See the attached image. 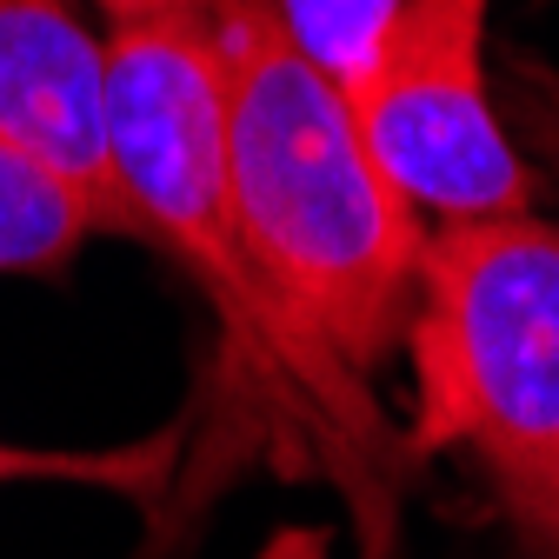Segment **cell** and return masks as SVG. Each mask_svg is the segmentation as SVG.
Here are the masks:
<instances>
[{
    "mask_svg": "<svg viewBox=\"0 0 559 559\" xmlns=\"http://www.w3.org/2000/svg\"><path fill=\"white\" fill-rule=\"evenodd\" d=\"M107 107L114 160L140 214V247L174 260L221 326V367L247 373L253 400L287 419L313 460L354 500L367 552L393 539V427L360 380L313 360L300 333L280 320L266 280L253 273L227 193V133H221V53L206 0L154 21H114L107 34Z\"/></svg>",
    "mask_w": 559,
    "mask_h": 559,
    "instance_id": "obj_1",
    "label": "cell"
},
{
    "mask_svg": "<svg viewBox=\"0 0 559 559\" xmlns=\"http://www.w3.org/2000/svg\"><path fill=\"white\" fill-rule=\"evenodd\" d=\"M206 27L240 247L307 354L367 386L406 340L427 221L373 167L354 107L287 47L266 0H206Z\"/></svg>",
    "mask_w": 559,
    "mask_h": 559,
    "instance_id": "obj_2",
    "label": "cell"
},
{
    "mask_svg": "<svg viewBox=\"0 0 559 559\" xmlns=\"http://www.w3.org/2000/svg\"><path fill=\"white\" fill-rule=\"evenodd\" d=\"M406 354V453H473L520 533L559 552V227H427Z\"/></svg>",
    "mask_w": 559,
    "mask_h": 559,
    "instance_id": "obj_3",
    "label": "cell"
},
{
    "mask_svg": "<svg viewBox=\"0 0 559 559\" xmlns=\"http://www.w3.org/2000/svg\"><path fill=\"white\" fill-rule=\"evenodd\" d=\"M354 120L373 167L419 221L533 214V174L486 94V0H406Z\"/></svg>",
    "mask_w": 559,
    "mask_h": 559,
    "instance_id": "obj_4",
    "label": "cell"
},
{
    "mask_svg": "<svg viewBox=\"0 0 559 559\" xmlns=\"http://www.w3.org/2000/svg\"><path fill=\"white\" fill-rule=\"evenodd\" d=\"M0 140L74 187L100 234L140 240L114 160L107 40H94L74 0H0Z\"/></svg>",
    "mask_w": 559,
    "mask_h": 559,
    "instance_id": "obj_5",
    "label": "cell"
},
{
    "mask_svg": "<svg viewBox=\"0 0 559 559\" xmlns=\"http://www.w3.org/2000/svg\"><path fill=\"white\" fill-rule=\"evenodd\" d=\"M94 234L100 227L81 193L0 140V280H53L74 266V253Z\"/></svg>",
    "mask_w": 559,
    "mask_h": 559,
    "instance_id": "obj_6",
    "label": "cell"
},
{
    "mask_svg": "<svg viewBox=\"0 0 559 559\" xmlns=\"http://www.w3.org/2000/svg\"><path fill=\"white\" fill-rule=\"evenodd\" d=\"M266 8L287 34V47L354 107L380 74L406 0H266Z\"/></svg>",
    "mask_w": 559,
    "mask_h": 559,
    "instance_id": "obj_7",
    "label": "cell"
},
{
    "mask_svg": "<svg viewBox=\"0 0 559 559\" xmlns=\"http://www.w3.org/2000/svg\"><path fill=\"white\" fill-rule=\"evenodd\" d=\"M180 466V427H160L127 447H21L0 440V486L21 479H53V486H100V493H127L160 507L167 479Z\"/></svg>",
    "mask_w": 559,
    "mask_h": 559,
    "instance_id": "obj_8",
    "label": "cell"
},
{
    "mask_svg": "<svg viewBox=\"0 0 559 559\" xmlns=\"http://www.w3.org/2000/svg\"><path fill=\"white\" fill-rule=\"evenodd\" d=\"M520 94H526V133H533V147H539V154L552 160V174H559V74L526 67Z\"/></svg>",
    "mask_w": 559,
    "mask_h": 559,
    "instance_id": "obj_9",
    "label": "cell"
},
{
    "mask_svg": "<svg viewBox=\"0 0 559 559\" xmlns=\"http://www.w3.org/2000/svg\"><path fill=\"white\" fill-rule=\"evenodd\" d=\"M260 559H326V533H307V526H287Z\"/></svg>",
    "mask_w": 559,
    "mask_h": 559,
    "instance_id": "obj_10",
    "label": "cell"
},
{
    "mask_svg": "<svg viewBox=\"0 0 559 559\" xmlns=\"http://www.w3.org/2000/svg\"><path fill=\"white\" fill-rule=\"evenodd\" d=\"M94 8H107V21H154V14L193 8V0H94Z\"/></svg>",
    "mask_w": 559,
    "mask_h": 559,
    "instance_id": "obj_11",
    "label": "cell"
}]
</instances>
